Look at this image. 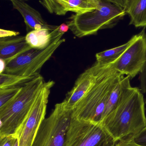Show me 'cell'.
Listing matches in <instances>:
<instances>
[{
    "label": "cell",
    "mask_w": 146,
    "mask_h": 146,
    "mask_svg": "<svg viewBox=\"0 0 146 146\" xmlns=\"http://www.w3.org/2000/svg\"><path fill=\"white\" fill-rule=\"evenodd\" d=\"M101 124L116 142L139 133L146 127L145 102L141 89L130 88L117 107Z\"/></svg>",
    "instance_id": "1"
},
{
    "label": "cell",
    "mask_w": 146,
    "mask_h": 146,
    "mask_svg": "<svg viewBox=\"0 0 146 146\" xmlns=\"http://www.w3.org/2000/svg\"><path fill=\"white\" fill-rule=\"evenodd\" d=\"M123 75L111 68L110 64L105 65L94 85L73 109L74 117L101 123L109 96Z\"/></svg>",
    "instance_id": "2"
},
{
    "label": "cell",
    "mask_w": 146,
    "mask_h": 146,
    "mask_svg": "<svg viewBox=\"0 0 146 146\" xmlns=\"http://www.w3.org/2000/svg\"><path fill=\"white\" fill-rule=\"evenodd\" d=\"M126 14L122 7L101 0L97 9L84 13L72 15L67 24L75 36L82 38L95 35L99 30L113 27Z\"/></svg>",
    "instance_id": "3"
},
{
    "label": "cell",
    "mask_w": 146,
    "mask_h": 146,
    "mask_svg": "<svg viewBox=\"0 0 146 146\" xmlns=\"http://www.w3.org/2000/svg\"><path fill=\"white\" fill-rule=\"evenodd\" d=\"M45 82L39 75L23 85L13 101L0 110V137L15 134L31 111Z\"/></svg>",
    "instance_id": "4"
},
{
    "label": "cell",
    "mask_w": 146,
    "mask_h": 146,
    "mask_svg": "<svg viewBox=\"0 0 146 146\" xmlns=\"http://www.w3.org/2000/svg\"><path fill=\"white\" fill-rule=\"evenodd\" d=\"M73 117V110L66 108L63 102L56 104L41 123L32 146H64Z\"/></svg>",
    "instance_id": "5"
},
{
    "label": "cell",
    "mask_w": 146,
    "mask_h": 146,
    "mask_svg": "<svg viewBox=\"0 0 146 146\" xmlns=\"http://www.w3.org/2000/svg\"><path fill=\"white\" fill-rule=\"evenodd\" d=\"M116 143L101 123L79 120L73 116L64 146H115Z\"/></svg>",
    "instance_id": "6"
},
{
    "label": "cell",
    "mask_w": 146,
    "mask_h": 146,
    "mask_svg": "<svg viewBox=\"0 0 146 146\" xmlns=\"http://www.w3.org/2000/svg\"><path fill=\"white\" fill-rule=\"evenodd\" d=\"M60 36L54 39L43 49L32 48L9 62L6 65L4 73L21 76H32L39 74V71L49 60L58 47L65 42Z\"/></svg>",
    "instance_id": "7"
},
{
    "label": "cell",
    "mask_w": 146,
    "mask_h": 146,
    "mask_svg": "<svg viewBox=\"0 0 146 146\" xmlns=\"http://www.w3.org/2000/svg\"><path fill=\"white\" fill-rule=\"evenodd\" d=\"M53 81L45 82L36 101L23 123L15 132L19 146H32L38 130L45 118L46 108Z\"/></svg>",
    "instance_id": "8"
},
{
    "label": "cell",
    "mask_w": 146,
    "mask_h": 146,
    "mask_svg": "<svg viewBox=\"0 0 146 146\" xmlns=\"http://www.w3.org/2000/svg\"><path fill=\"white\" fill-rule=\"evenodd\" d=\"M133 40L121 57L110 64L117 72L131 79L141 72L146 61L145 27L133 36Z\"/></svg>",
    "instance_id": "9"
},
{
    "label": "cell",
    "mask_w": 146,
    "mask_h": 146,
    "mask_svg": "<svg viewBox=\"0 0 146 146\" xmlns=\"http://www.w3.org/2000/svg\"><path fill=\"white\" fill-rule=\"evenodd\" d=\"M105 66L99 65L96 62L80 75L73 87L67 94L63 101L66 108L73 110L75 107L94 85L103 72Z\"/></svg>",
    "instance_id": "10"
},
{
    "label": "cell",
    "mask_w": 146,
    "mask_h": 146,
    "mask_svg": "<svg viewBox=\"0 0 146 146\" xmlns=\"http://www.w3.org/2000/svg\"><path fill=\"white\" fill-rule=\"evenodd\" d=\"M11 1L13 8L19 11L24 19L27 33L44 28L55 30L58 27L47 24L38 11L24 1L11 0Z\"/></svg>",
    "instance_id": "11"
},
{
    "label": "cell",
    "mask_w": 146,
    "mask_h": 146,
    "mask_svg": "<svg viewBox=\"0 0 146 146\" xmlns=\"http://www.w3.org/2000/svg\"><path fill=\"white\" fill-rule=\"evenodd\" d=\"M31 49L24 36H17L0 39V58L5 60L7 64Z\"/></svg>",
    "instance_id": "12"
},
{
    "label": "cell",
    "mask_w": 146,
    "mask_h": 146,
    "mask_svg": "<svg viewBox=\"0 0 146 146\" xmlns=\"http://www.w3.org/2000/svg\"><path fill=\"white\" fill-rule=\"evenodd\" d=\"M58 27L55 30L44 28L31 31L25 36L26 41L32 48L43 49L49 46L54 39L63 36L64 34L60 32Z\"/></svg>",
    "instance_id": "13"
},
{
    "label": "cell",
    "mask_w": 146,
    "mask_h": 146,
    "mask_svg": "<svg viewBox=\"0 0 146 146\" xmlns=\"http://www.w3.org/2000/svg\"><path fill=\"white\" fill-rule=\"evenodd\" d=\"M125 10L130 17L129 25L146 27V0H128Z\"/></svg>",
    "instance_id": "14"
},
{
    "label": "cell",
    "mask_w": 146,
    "mask_h": 146,
    "mask_svg": "<svg viewBox=\"0 0 146 146\" xmlns=\"http://www.w3.org/2000/svg\"><path fill=\"white\" fill-rule=\"evenodd\" d=\"M133 40V36L126 43L116 48L97 53L96 62L100 65L105 66L115 62L127 50Z\"/></svg>",
    "instance_id": "15"
},
{
    "label": "cell",
    "mask_w": 146,
    "mask_h": 146,
    "mask_svg": "<svg viewBox=\"0 0 146 146\" xmlns=\"http://www.w3.org/2000/svg\"><path fill=\"white\" fill-rule=\"evenodd\" d=\"M101 0H68L67 12L80 14L93 11L97 8Z\"/></svg>",
    "instance_id": "16"
},
{
    "label": "cell",
    "mask_w": 146,
    "mask_h": 146,
    "mask_svg": "<svg viewBox=\"0 0 146 146\" xmlns=\"http://www.w3.org/2000/svg\"><path fill=\"white\" fill-rule=\"evenodd\" d=\"M39 74L24 76L4 73L0 74V89L13 87L21 86Z\"/></svg>",
    "instance_id": "17"
},
{
    "label": "cell",
    "mask_w": 146,
    "mask_h": 146,
    "mask_svg": "<svg viewBox=\"0 0 146 146\" xmlns=\"http://www.w3.org/2000/svg\"><path fill=\"white\" fill-rule=\"evenodd\" d=\"M68 0H40L39 2L51 14L64 15L67 13Z\"/></svg>",
    "instance_id": "18"
},
{
    "label": "cell",
    "mask_w": 146,
    "mask_h": 146,
    "mask_svg": "<svg viewBox=\"0 0 146 146\" xmlns=\"http://www.w3.org/2000/svg\"><path fill=\"white\" fill-rule=\"evenodd\" d=\"M22 86L0 89V110L4 109L13 101L20 92Z\"/></svg>",
    "instance_id": "19"
},
{
    "label": "cell",
    "mask_w": 146,
    "mask_h": 146,
    "mask_svg": "<svg viewBox=\"0 0 146 146\" xmlns=\"http://www.w3.org/2000/svg\"><path fill=\"white\" fill-rule=\"evenodd\" d=\"M15 134L4 135L0 137V146H13L17 140Z\"/></svg>",
    "instance_id": "20"
},
{
    "label": "cell",
    "mask_w": 146,
    "mask_h": 146,
    "mask_svg": "<svg viewBox=\"0 0 146 146\" xmlns=\"http://www.w3.org/2000/svg\"><path fill=\"white\" fill-rule=\"evenodd\" d=\"M115 146H143L137 144L134 140V136L125 137L118 141Z\"/></svg>",
    "instance_id": "21"
},
{
    "label": "cell",
    "mask_w": 146,
    "mask_h": 146,
    "mask_svg": "<svg viewBox=\"0 0 146 146\" xmlns=\"http://www.w3.org/2000/svg\"><path fill=\"white\" fill-rule=\"evenodd\" d=\"M141 90L143 94L146 95V61L143 69L140 73ZM146 104V100L145 101Z\"/></svg>",
    "instance_id": "22"
},
{
    "label": "cell",
    "mask_w": 146,
    "mask_h": 146,
    "mask_svg": "<svg viewBox=\"0 0 146 146\" xmlns=\"http://www.w3.org/2000/svg\"><path fill=\"white\" fill-rule=\"evenodd\" d=\"M134 140L137 144L146 146V127L139 133L134 137Z\"/></svg>",
    "instance_id": "23"
},
{
    "label": "cell",
    "mask_w": 146,
    "mask_h": 146,
    "mask_svg": "<svg viewBox=\"0 0 146 146\" xmlns=\"http://www.w3.org/2000/svg\"><path fill=\"white\" fill-rule=\"evenodd\" d=\"M19 33L15 31H9V30L0 29V37L1 38L10 37L15 36H19Z\"/></svg>",
    "instance_id": "24"
},
{
    "label": "cell",
    "mask_w": 146,
    "mask_h": 146,
    "mask_svg": "<svg viewBox=\"0 0 146 146\" xmlns=\"http://www.w3.org/2000/svg\"><path fill=\"white\" fill-rule=\"evenodd\" d=\"M105 1H107L119 5L124 9H125L126 5H127V3L123 0H105Z\"/></svg>",
    "instance_id": "25"
},
{
    "label": "cell",
    "mask_w": 146,
    "mask_h": 146,
    "mask_svg": "<svg viewBox=\"0 0 146 146\" xmlns=\"http://www.w3.org/2000/svg\"><path fill=\"white\" fill-rule=\"evenodd\" d=\"M69 29V27L68 25L67 24H65V23L61 24V25L59 26V27H58V30L60 32L63 34L67 32Z\"/></svg>",
    "instance_id": "26"
},
{
    "label": "cell",
    "mask_w": 146,
    "mask_h": 146,
    "mask_svg": "<svg viewBox=\"0 0 146 146\" xmlns=\"http://www.w3.org/2000/svg\"><path fill=\"white\" fill-rule=\"evenodd\" d=\"M6 63L5 60L0 58V74L4 73L6 68Z\"/></svg>",
    "instance_id": "27"
},
{
    "label": "cell",
    "mask_w": 146,
    "mask_h": 146,
    "mask_svg": "<svg viewBox=\"0 0 146 146\" xmlns=\"http://www.w3.org/2000/svg\"><path fill=\"white\" fill-rule=\"evenodd\" d=\"M123 1H125V2H126V3L127 4V1L128 0H123Z\"/></svg>",
    "instance_id": "28"
},
{
    "label": "cell",
    "mask_w": 146,
    "mask_h": 146,
    "mask_svg": "<svg viewBox=\"0 0 146 146\" xmlns=\"http://www.w3.org/2000/svg\"><path fill=\"white\" fill-rule=\"evenodd\" d=\"M10 1H11V0H10ZM19 1H28V0H19Z\"/></svg>",
    "instance_id": "29"
}]
</instances>
